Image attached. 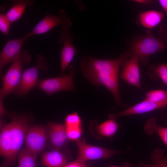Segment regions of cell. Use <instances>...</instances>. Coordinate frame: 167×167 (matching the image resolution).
Listing matches in <instances>:
<instances>
[{
    "label": "cell",
    "instance_id": "obj_1",
    "mask_svg": "<svg viewBox=\"0 0 167 167\" xmlns=\"http://www.w3.org/2000/svg\"><path fill=\"white\" fill-rule=\"evenodd\" d=\"M124 53L113 59H99L84 56L80 68L84 75L92 84L104 86L113 96L116 104H122L119 92L118 72Z\"/></svg>",
    "mask_w": 167,
    "mask_h": 167
},
{
    "label": "cell",
    "instance_id": "obj_32",
    "mask_svg": "<svg viewBox=\"0 0 167 167\" xmlns=\"http://www.w3.org/2000/svg\"><path fill=\"white\" fill-rule=\"evenodd\" d=\"M3 101L0 99V117H2L5 115L6 113V111L4 107Z\"/></svg>",
    "mask_w": 167,
    "mask_h": 167
},
{
    "label": "cell",
    "instance_id": "obj_33",
    "mask_svg": "<svg viewBox=\"0 0 167 167\" xmlns=\"http://www.w3.org/2000/svg\"><path fill=\"white\" fill-rule=\"evenodd\" d=\"M158 1L165 12L167 13V0H159Z\"/></svg>",
    "mask_w": 167,
    "mask_h": 167
},
{
    "label": "cell",
    "instance_id": "obj_5",
    "mask_svg": "<svg viewBox=\"0 0 167 167\" xmlns=\"http://www.w3.org/2000/svg\"><path fill=\"white\" fill-rule=\"evenodd\" d=\"M68 69V74L39 80L36 87L49 96L60 91H73L75 88L73 79L76 70L72 65L70 66Z\"/></svg>",
    "mask_w": 167,
    "mask_h": 167
},
{
    "label": "cell",
    "instance_id": "obj_26",
    "mask_svg": "<svg viewBox=\"0 0 167 167\" xmlns=\"http://www.w3.org/2000/svg\"><path fill=\"white\" fill-rule=\"evenodd\" d=\"M81 127L66 128L68 140L77 141L80 139L82 134Z\"/></svg>",
    "mask_w": 167,
    "mask_h": 167
},
{
    "label": "cell",
    "instance_id": "obj_22",
    "mask_svg": "<svg viewBox=\"0 0 167 167\" xmlns=\"http://www.w3.org/2000/svg\"><path fill=\"white\" fill-rule=\"evenodd\" d=\"M148 74L150 78L154 80L161 79L164 84L167 87V64L160 63L152 65L149 67Z\"/></svg>",
    "mask_w": 167,
    "mask_h": 167
},
{
    "label": "cell",
    "instance_id": "obj_28",
    "mask_svg": "<svg viewBox=\"0 0 167 167\" xmlns=\"http://www.w3.org/2000/svg\"><path fill=\"white\" fill-rule=\"evenodd\" d=\"M64 167H87L85 163L81 162L75 161L69 162Z\"/></svg>",
    "mask_w": 167,
    "mask_h": 167
},
{
    "label": "cell",
    "instance_id": "obj_13",
    "mask_svg": "<svg viewBox=\"0 0 167 167\" xmlns=\"http://www.w3.org/2000/svg\"><path fill=\"white\" fill-rule=\"evenodd\" d=\"M72 158L68 149L50 150L44 152L41 157V164L45 167H64Z\"/></svg>",
    "mask_w": 167,
    "mask_h": 167
},
{
    "label": "cell",
    "instance_id": "obj_18",
    "mask_svg": "<svg viewBox=\"0 0 167 167\" xmlns=\"http://www.w3.org/2000/svg\"><path fill=\"white\" fill-rule=\"evenodd\" d=\"M34 2L32 0L13 1V5L6 15L12 23L20 19L28 6H33Z\"/></svg>",
    "mask_w": 167,
    "mask_h": 167
},
{
    "label": "cell",
    "instance_id": "obj_9",
    "mask_svg": "<svg viewBox=\"0 0 167 167\" xmlns=\"http://www.w3.org/2000/svg\"><path fill=\"white\" fill-rule=\"evenodd\" d=\"M48 138V133L44 127L38 125H30L25 138V148L37 155L45 149Z\"/></svg>",
    "mask_w": 167,
    "mask_h": 167
},
{
    "label": "cell",
    "instance_id": "obj_31",
    "mask_svg": "<svg viewBox=\"0 0 167 167\" xmlns=\"http://www.w3.org/2000/svg\"><path fill=\"white\" fill-rule=\"evenodd\" d=\"M133 2L135 3L145 5H148L153 4L154 2L153 0H134Z\"/></svg>",
    "mask_w": 167,
    "mask_h": 167
},
{
    "label": "cell",
    "instance_id": "obj_35",
    "mask_svg": "<svg viewBox=\"0 0 167 167\" xmlns=\"http://www.w3.org/2000/svg\"><path fill=\"white\" fill-rule=\"evenodd\" d=\"M0 167H7L5 166H1Z\"/></svg>",
    "mask_w": 167,
    "mask_h": 167
},
{
    "label": "cell",
    "instance_id": "obj_20",
    "mask_svg": "<svg viewBox=\"0 0 167 167\" xmlns=\"http://www.w3.org/2000/svg\"><path fill=\"white\" fill-rule=\"evenodd\" d=\"M119 125L116 122V118L109 119L96 126V131L101 136L111 137L117 132Z\"/></svg>",
    "mask_w": 167,
    "mask_h": 167
},
{
    "label": "cell",
    "instance_id": "obj_19",
    "mask_svg": "<svg viewBox=\"0 0 167 167\" xmlns=\"http://www.w3.org/2000/svg\"><path fill=\"white\" fill-rule=\"evenodd\" d=\"M156 118L152 117L147 121L144 127L145 133L151 135L156 133L167 147V127L159 126L157 124Z\"/></svg>",
    "mask_w": 167,
    "mask_h": 167
},
{
    "label": "cell",
    "instance_id": "obj_24",
    "mask_svg": "<svg viewBox=\"0 0 167 167\" xmlns=\"http://www.w3.org/2000/svg\"><path fill=\"white\" fill-rule=\"evenodd\" d=\"M82 120L79 114L75 112L67 115L65 118V125L66 128L80 127Z\"/></svg>",
    "mask_w": 167,
    "mask_h": 167
},
{
    "label": "cell",
    "instance_id": "obj_23",
    "mask_svg": "<svg viewBox=\"0 0 167 167\" xmlns=\"http://www.w3.org/2000/svg\"><path fill=\"white\" fill-rule=\"evenodd\" d=\"M145 99L157 102L167 103V90H155L146 94Z\"/></svg>",
    "mask_w": 167,
    "mask_h": 167
},
{
    "label": "cell",
    "instance_id": "obj_8",
    "mask_svg": "<svg viewBox=\"0 0 167 167\" xmlns=\"http://www.w3.org/2000/svg\"><path fill=\"white\" fill-rule=\"evenodd\" d=\"M58 14L57 16L49 14L46 15L29 32L31 36L45 33L59 25H61V30L69 29L71 23L67 16L66 11L60 9Z\"/></svg>",
    "mask_w": 167,
    "mask_h": 167
},
{
    "label": "cell",
    "instance_id": "obj_12",
    "mask_svg": "<svg viewBox=\"0 0 167 167\" xmlns=\"http://www.w3.org/2000/svg\"><path fill=\"white\" fill-rule=\"evenodd\" d=\"M47 147L50 150L65 148L68 140L65 124L50 122L48 126Z\"/></svg>",
    "mask_w": 167,
    "mask_h": 167
},
{
    "label": "cell",
    "instance_id": "obj_6",
    "mask_svg": "<svg viewBox=\"0 0 167 167\" xmlns=\"http://www.w3.org/2000/svg\"><path fill=\"white\" fill-rule=\"evenodd\" d=\"M37 61L35 66L28 68L23 72L19 84L14 94L18 96H25L32 89L37 87L39 71L46 70L49 63L45 56L40 54L36 57Z\"/></svg>",
    "mask_w": 167,
    "mask_h": 167
},
{
    "label": "cell",
    "instance_id": "obj_21",
    "mask_svg": "<svg viewBox=\"0 0 167 167\" xmlns=\"http://www.w3.org/2000/svg\"><path fill=\"white\" fill-rule=\"evenodd\" d=\"M37 156L25 148L20 149L18 154V167H36Z\"/></svg>",
    "mask_w": 167,
    "mask_h": 167
},
{
    "label": "cell",
    "instance_id": "obj_10",
    "mask_svg": "<svg viewBox=\"0 0 167 167\" xmlns=\"http://www.w3.org/2000/svg\"><path fill=\"white\" fill-rule=\"evenodd\" d=\"M31 36L29 32L22 36L8 41L0 53V71L7 64L12 63L19 57L25 41Z\"/></svg>",
    "mask_w": 167,
    "mask_h": 167
},
{
    "label": "cell",
    "instance_id": "obj_15",
    "mask_svg": "<svg viewBox=\"0 0 167 167\" xmlns=\"http://www.w3.org/2000/svg\"><path fill=\"white\" fill-rule=\"evenodd\" d=\"M167 106V103L157 102L145 99L141 102L119 113L109 114V118H116L118 117L141 114L156 109L163 108Z\"/></svg>",
    "mask_w": 167,
    "mask_h": 167
},
{
    "label": "cell",
    "instance_id": "obj_2",
    "mask_svg": "<svg viewBox=\"0 0 167 167\" xmlns=\"http://www.w3.org/2000/svg\"><path fill=\"white\" fill-rule=\"evenodd\" d=\"M166 49L167 46L163 41L148 30L146 34L139 36L131 42L128 50L125 53L127 56L136 57L142 65L144 66L148 63L151 56Z\"/></svg>",
    "mask_w": 167,
    "mask_h": 167
},
{
    "label": "cell",
    "instance_id": "obj_29",
    "mask_svg": "<svg viewBox=\"0 0 167 167\" xmlns=\"http://www.w3.org/2000/svg\"><path fill=\"white\" fill-rule=\"evenodd\" d=\"M160 33L162 39L167 41V28L164 27L163 26H161Z\"/></svg>",
    "mask_w": 167,
    "mask_h": 167
},
{
    "label": "cell",
    "instance_id": "obj_34",
    "mask_svg": "<svg viewBox=\"0 0 167 167\" xmlns=\"http://www.w3.org/2000/svg\"><path fill=\"white\" fill-rule=\"evenodd\" d=\"M110 167H120L115 166H110ZM124 167H133V165H131V164H129V163H125Z\"/></svg>",
    "mask_w": 167,
    "mask_h": 167
},
{
    "label": "cell",
    "instance_id": "obj_16",
    "mask_svg": "<svg viewBox=\"0 0 167 167\" xmlns=\"http://www.w3.org/2000/svg\"><path fill=\"white\" fill-rule=\"evenodd\" d=\"M12 151V139L9 123L2 129L0 135V154L5 159L6 164L13 163Z\"/></svg>",
    "mask_w": 167,
    "mask_h": 167
},
{
    "label": "cell",
    "instance_id": "obj_14",
    "mask_svg": "<svg viewBox=\"0 0 167 167\" xmlns=\"http://www.w3.org/2000/svg\"><path fill=\"white\" fill-rule=\"evenodd\" d=\"M69 30L60 32L58 41L59 43H63L61 53V72L63 73L68 66L77 50L72 45L74 36L69 34Z\"/></svg>",
    "mask_w": 167,
    "mask_h": 167
},
{
    "label": "cell",
    "instance_id": "obj_3",
    "mask_svg": "<svg viewBox=\"0 0 167 167\" xmlns=\"http://www.w3.org/2000/svg\"><path fill=\"white\" fill-rule=\"evenodd\" d=\"M32 57L27 50L22 51L18 58L9 68L5 74L1 75L2 82L0 90V99L3 100L8 95L14 94L20 82L24 64L29 63Z\"/></svg>",
    "mask_w": 167,
    "mask_h": 167
},
{
    "label": "cell",
    "instance_id": "obj_7",
    "mask_svg": "<svg viewBox=\"0 0 167 167\" xmlns=\"http://www.w3.org/2000/svg\"><path fill=\"white\" fill-rule=\"evenodd\" d=\"M78 151L76 161L85 163L92 160L107 158L121 152L120 151L102 148L87 143L83 139L75 141Z\"/></svg>",
    "mask_w": 167,
    "mask_h": 167
},
{
    "label": "cell",
    "instance_id": "obj_4",
    "mask_svg": "<svg viewBox=\"0 0 167 167\" xmlns=\"http://www.w3.org/2000/svg\"><path fill=\"white\" fill-rule=\"evenodd\" d=\"M9 116L11 119L9 123L12 142V160L13 163L21 149L32 118L28 113L14 112L10 113Z\"/></svg>",
    "mask_w": 167,
    "mask_h": 167
},
{
    "label": "cell",
    "instance_id": "obj_17",
    "mask_svg": "<svg viewBox=\"0 0 167 167\" xmlns=\"http://www.w3.org/2000/svg\"><path fill=\"white\" fill-rule=\"evenodd\" d=\"M162 12L155 10H148L140 12L136 20L137 24L148 29L158 25L164 16Z\"/></svg>",
    "mask_w": 167,
    "mask_h": 167
},
{
    "label": "cell",
    "instance_id": "obj_25",
    "mask_svg": "<svg viewBox=\"0 0 167 167\" xmlns=\"http://www.w3.org/2000/svg\"><path fill=\"white\" fill-rule=\"evenodd\" d=\"M11 23L6 14L0 13V30L4 35L8 34Z\"/></svg>",
    "mask_w": 167,
    "mask_h": 167
},
{
    "label": "cell",
    "instance_id": "obj_30",
    "mask_svg": "<svg viewBox=\"0 0 167 167\" xmlns=\"http://www.w3.org/2000/svg\"><path fill=\"white\" fill-rule=\"evenodd\" d=\"M154 163V164L152 165L141 163L136 166L133 165V167H159L157 162H156Z\"/></svg>",
    "mask_w": 167,
    "mask_h": 167
},
{
    "label": "cell",
    "instance_id": "obj_27",
    "mask_svg": "<svg viewBox=\"0 0 167 167\" xmlns=\"http://www.w3.org/2000/svg\"><path fill=\"white\" fill-rule=\"evenodd\" d=\"M161 155L157 157L152 161L154 162H157L159 167H167V155L163 156Z\"/></svg>",
    "mask_w": 167,
    "mask_h": 167
},
{
    "label": "cell",
    "instance_id": "obj_11",
    "mask_svg": "<svg viewBox=\"0 0 167 167\" xmlns=\"http://www.w3.org/2000/svg\"><path fill=\"white\" fill-rule=\"evenodd\" d=\"M122 63L119 77L130 85L142 89L140 82L139 61L136 57L127 56L126 53Z\"/></svg>",
    "mask_w": 167,
    "mask_h": 167
}]
</instances>
